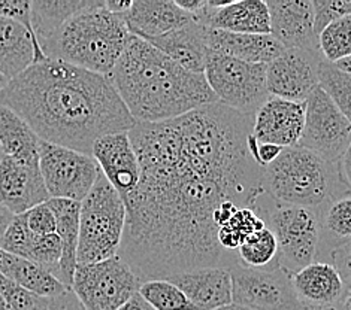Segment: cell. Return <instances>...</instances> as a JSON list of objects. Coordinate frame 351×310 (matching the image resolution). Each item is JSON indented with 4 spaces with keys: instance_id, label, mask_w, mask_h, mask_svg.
Listing matches in <instances>:
<instances>
[{
    "instance_id": "1",
    "label": "cell",
    "mask_w": 351,
    "mask_h": 310,
    "mask_svg": "<svg viewBox=\"0 0 351 310\" xmlns=\"http://www.w3.org/2000/svg\"><path fill=\"white\" fill-rule=\"evenodd\" d=\"M253 124L254 115L217 102L175 120L133 125L141 178L123 198L119 255L141 283L238 263L217 233L266 196L263 169L248 148Z\"/></svg>"
},
{
    "instance_id": "2",
    "label": "cell",
    "mask_w": 351,
    "mask_h": 310,
    "mask_svg": "<svg viewBox=\"0 0 351 310\" xmlns=\"http://www.w3.org/2000/svg\"><path fill=\"white\" fill-rule=\"evenodd\" d=\"M0 103L19 114L40 140L87 155L97 139L136 124L110 77L49 58L10 81Z\"/></svg>"
},
{
    "instance_id": "3",
    "label": "cell",
    "mask_w": 351,
    "mask_h": 310,
    "mask_svg": "<svg viewBox=\"0 0 351 310\" xmlns=\"http://www.w3.org/2000/svg\"><path fill=\"white\" fill-rule=\"evenodd\" d=\"M138 122H163L219 102L205 73L189 72L149 42L130 35L110 75Z\"/></svg>"
},
{
    "instance_id": "4",
    "label": "cell",
    "mask_w": 351,
    "mask_h": 310,
    "mask_svg": "<svg viewBox=\"0 0 351 310\" xmlns=\"http://www.w3.org/2000/svg\"><path fill=\"white\" fill-rule=\"evenodd\" d=\"M129 38L123 16L106 11L102 0L99 6L66 21L40 49L49 60L110 77Z\"/></svg>"
},
{
    "instance_id": "5",
    "label": "cell",
    "mask_w": 351,
    "mask_h": 310,
    "mask_svg": "<svg viewBox=\"0 0 351 310\" xmlns=\"http://www.w3.org/2000/svg\"><path fill=\"white\" fill-rule=\"evenodd\" d=\"M265 194L274 203L320 209L348 191L339 163H329L302 146L284 148L277 160L263 169Z\"/></svg>"
},
{
    "instance_id": "6",
    "label": "cell",
    "mask_w": 351,
    "mask_h": 310,
    "mask_svg": "<svg viewBox=\"0 0 351 310\" xmlns=\"http://www.w3.org/2000/svg\"><path fill=\"white\" fill-rule=\"evenodd\" d=\"M126 206L104 173L81 202L77 264L100 263L119 255Z\"/></svg>"
},
{
    "instance_id": "7",
    "label": "cell",
    "mask_w": 351,
    "mask_h": 310,
    "mask_svg": "<svg viewBox=\"0 0 351 310\" xmlns=\"http://www.w3.org/2000/svg\"><path fill=\"white\" fill-rule=\"evenodd\" d=\"M263 220L277 239V264L284 270L295 274L317 261L322 243L319 211L272 202Z\"/></svg>"
},
{
    "instance_id": "8",
    "label": "cell",
    "mask_w": 351,
    "mask_h": 310,
    "mask_svg": "<svg viewBox=\"0 0 351 310\" xmlns=\"http://www.w3.org/2000/svg\"><path fill=\"white\" fill-rule=\"evenodd\" d=\"M205 78L219 102L241 114L254 115L269 99L266 64L208 53Z\"/></svg>"
},
{
    "instance_id": "9",
    "label": "cell",
    "mask_w": 351,
    "mask_h": 310,
    "mask_svg": "<svg viewBox=\"0 0 351 310\" xmlns=\"http://www.w3.org/2000/svg\"><path fill=\"white\" fill-rule=\"evenodd\" d=\"M141 281L117 255L100 263L77 264L71 291L84 310H117L138 294Z\"/></svg>"
},
{
    "instance_id": "10",
    "label": "cell",
    "mask_w": 351,
    "mask_h": 310,
    "mask_svg": "<svg viewBox=\"0 0 351 310\" xmlns=\"http://www.w3.org/2000/svg\"><path fill=\"white\" fill-rule=\"evenodd\" d=\"M39 170L51 198L82 202L102 173L93 155L40 140Z\"/></svg>"
},
{
    "instance_id": "11",
    "label": "cell",
    "mask_w": 351,
    "mask_h": 310,
    "mask_svg": "<svg viewBox=\"0 0 351 310\" xmlns=\"http://www.w3.org/2000/svg\"><path fill=\"white\" fill-rule=\"evenodd\" d=\"M233 283V305L252 310H306L296 296L291 274L275 264L267 269L228 267Z\"/></svg>"
},
{
    "instance_id": "12",
    "label": "cell",
    "mask_w": 351,
    "mask_h": 310,
    "mask_svg": "<svg viewBox=\"0 0 351 310\" xmlns=\"http://www.w3.org/2000/svg\"><path fill=\"white\" fill-rule=\"evenodd\" d=\"M305 125L299 146L329 163H339L351 145V124L319 87L305 102Z\"/></svg>"
},
{
    "instance_id": "13",
    "label": "cell",
    "mask_w": 351,
    "mask_h": 310,
    "mask_svg": "<svg viewBox=\"0 0 351 310\" xmlns=\"http://www.w3.org/2000/svg\"><path fill=\"white\" fill-rule=\"evenodd\" d=\"M320 51L308 49H284L274 62L266 64L267 93L290 102L305 103L308 97L319 88Z\"/></svg>"
},
{
    "instance_id": "14",
    "label": "cell",
    "mask_w": 351,
    "mask_h": 310,
    "mask_svg": "<svg viewBox=\"0 0 351 310\" xmlns=\"http://www.w3.org/2000/svg\"><path fill=\"white\" fill-rule=\"evenodd\" d=\"M305 103L269 96L254 114L252 135L256 140L280 148L299 145L305 125Z\"/></svg>"
},
{
    "instance_id": "15",
    "label": "cell",
    "mask_w": 351,
    "mask_h": 310,
    "mask_svg": "<svg viewBox=\"0 0 351 310\" xmlns=\"http://www.w3.org/2000/svg\"><path fill=\"white\" fill-rule=\"evenodd\" d=\"M271 36L286 49L320 51L311 0H267Z\"/></svg>"
},
{
    "instance_id": "16",
    "label": "cell",
    "mask_w": 351,
    "mask_h": 310,
    "mask_svg": "<svg viewBox=\"0 0 351 310\" xmlns=\"http://www.w3.org/2000/svg\"><path fill=\"white\" fill-rule=\"evenodd\" d=\"M49 198L39 167L3 157L0 162V205L12 215H21Z\"/></svg>"
},
{
    "instance_id": "17",
    "label": "cell",
    "mask_w": 351,
    "mask_h": 310,
    "mask_svg": "<svg viewBox=\"0 0 351 310\" xmlns=\"http://www.w3.org/2000/svg\"><path fill=\"white\" fill-rule=\"evenodd\" d=\"M91 155L121 198H126L135 191L139 183L141 169L129 131L114 133L97 139Z\"/></svg>"
},
{
    "instance_id": "18",
    "label": "cell",
    "mask_w": 351,
    "mask_h": 310,
    "mask_svg": "<svg viewBox=\"0 0 351 310\" xmlns=\"http://www.w3.org/2000/svg\"><path fill=\"white\" fill-rule=\"evenodd\" d=\"M123 20L130 35L152 40L189 26L196 16L182 11L175 0H135Z\"/></svg>"
},
{
    "instance_id": "19",
    "label": "cell",
    "mask_w": 351,
    "mask_h": 310,
    "mask_svg": "<svg viewBox=\"0 0 351 310\" xmlns=\"http://www.w3.org/2000/svg\"><path fill=\"white\" fill-rule=\"evenodd\" d=\"M186 294L196 310H219L233 305V283L228 267H206L168 279Z\"/></svg>"
},
{
    "instance_id": "20",
    "label": "cell",
    "mask_w": 351,
    "mask_h": 310,
    "mask_svg": "<svg viewBox=\"0 0 351 310\" xmlns=\"http://www.w3.org/2000/svg\"><path fill=\"white\" fill-rule=\"evenodd\" d=\"M296 296L306 310L338 309L347 289L339 273L328 261H315L291 274Z\"/></svg>"
},
{
    "instance_id": "21",
    "label": "cell",
    "mask_w": 351,
    "mask_h": 310,
    "mask_svg": "<svg viewBox=\"0 0 351 310\" xmlns=\"http://www.w3.org/2000/svg\"><path fill=\"white\" fill-rule=\"evenodd\" d=\"M47 60L36 38L20 23L0 18V75L12 81L32 64Z\"/></svg>"
},
{
    "instance_id": "22",
    "label": "cell",
    "mask_w": 351,
    "mask_h": 310,
    "mask_svg": "<svg viewBox=\"0 0 351 310\" xmlns=\"http://www.w3.org/2000/svg\"><path fill=\"white\" fill-rule=\"evenodd\" d=\"M284 48L271 35H244L224 30H208V51L254 64H269Z\"/></svg>"
},
{
    "instance_id": "23",
    "label": "cell",
    "mask_w": 351,
    "mask_h": 310,
    "mask_svg": "<svg viewBox=\"0 0 351 310\" xmlns=\"http://www.w3.org/2000/svg\"><path fill=\"white\" fill-rule=\"evenodd\" d=\"M208 30L206 24L195 20L189 26L175 30L169 35L147 40L158 51L168 55L189 72L205 73L208 58Z\"/></svg>"
},
{
    "instance_id": "24",
    "label": "cell",
    "mask_w": 351,
    "mask_h": 310,
    "mask_svg": "<svg viewBox=\"0 0 351 310\" xmlns=\"http://www.w3.org/2000/svg\"><path fill=\"white\" fill-rule=\"evenodd\" d=\"M208 27L244 35H271L269 10L263 0H238L223 10L211 8Z\"/></svg>"
},
{
    "instance_id": "25",
    "label": "cell",
    "mask_w": 351,
    "mask_h": 310,
    "mask_svg": "<svg viewBox=\"0 0 351 310\" xmlns=\"http://www.w3.org/2000/svg\"><path fill=\"white\" fill-rule=\"evenodd\" d=\"M48 206L56 218V234L62 240V259L58 267V281L71 289L80 237L81 203L64 198H49Z\"/></svg>"
},
{
    "instance_id": "26",
    "label": "cell",
    "mask_w": 351,
    "mask_h": 310,
    "mask_svg": "<svg viewBox=\"0 0 351 310\" xmlns=\"http://www.w3.org/2000/svg\"><path fill=\"white\" fill-rule=\"evenodd\" d=\"M0 273L19 287L39 297L49 298L64 294L69 288L58 281L44 267L30 259L11 255L0 249Z\"/></svg>"
},
{
    "instance_id": "27",
    "label": "cell",
    "mask_w": 351,
    "mask_h": 310,
    "mask_svg": "<svg viewBox=\"0 0 351 310\" xmlns=\"http://www.w3.org/2000/svg\"><path fill=\"white\" fill-rule=\"evenodd\" d=\"M0 145L5 155L39 167L40 139L19 114L3 103H0Z\"/></svg>"
},
{
    "instance_id": "28",
    "label": "cell",
    "mask_w": 351,
    "mask_h": 310,
    "mask_svg": "<svg viewBox=\"0 0 351 310\" xmlns=\"http://www.w3.org/2000/svg\"><path fill=\"white\" fill-rule=\"evenodd\" d=\"M102 3V0H33L32 24L39 47L43 48L66 21Z\"/></svg>"
},
{
    "instance_id": "29",
    "label": "cell",
    "mask_w": 351,
    "mask_h": 310,
    "mask_svg": "<svg viewBox=\"0 0 351 310\" xmlns=\"http://www.w3.org/2000/svg\"><path fill=\"white\" fill-rule=\"evenodd\" d=\"M320 255L351 242V191L335 197L320 211Z\"/></svg>"
},
{
    "instance_id": "30",
    "label": "cell",
    "mask_w": 351,
    "mask_h": 310,
    "mask_svg": "<svg viewBox=\"0 0 351 310\" xmlns=\"http://www.w3.org/2000/svg\"><path fill=\"white\" fill-rule=\"evenodd\" d=\"M266 227V222L263 218L258 215L256 209L244 207L230 218L228 224L217 233V239H219V245L226 254L237 259V249L241 246L248 236L253 233L263 230ZM238 261V259H237Z\"/></svg>"
},
{
    "instance_id": "31",
    "label": "cell",
    "mask_w": 351,
    "mask_h": 310,
    "mask_svg": "<svg viewBox=\"0 0 351 310\" xmlns=\"http://www.w3.org/2000/svg\"><path fill=\"white\" fill-rule=\"evenodd\" d=\"M238 264L248 269H267L277 264L278 245L274 233L265 227L248 236L237 249Z\"/></svg>"
},
{
    "instance_id": "32",
    "label": "cell",
    "mask_w": 351,
    "mask_h": 310,
    "mask_svg": "<svg viewBox=\"0 0 351 310\" xmlns=\"http://www.w3.org/2000/svg\"><path fill=\"white\" fill-rule=\"evenodd\" d=\"M319 87L351 124V75L342 72L333 63L323 60Z\"/></svg>"
},
{
    "instance_id": "33",
    "label": "cell",
    "mask_w": 351,
    "mask_h": 310,
    "mask_svg": "<svg viewBox=\"0 0 351 310\" xmlns=\"http://www.w3.org/2000/svg\"><path fill=\"white\" fill-rule=\"evenodd\" d=\"M138 294L154 310H196L186 294L169 281L141 283Z\"/></svg>"
},
{
    "instance_id": "34",
    "label": "cell",
    "mask_w": 351,
    "mask_h": 310,
    "mask_svg": "<svg viewBox=\"0 0 351 310\" xmlns=\"http://www.w3.org/2000/svg\"><path fill=\"white\" fill-rule=\"evenodd\" d=\"M319 47L323 58L329 63L351 55V14L332 23L320 33Z\"/></svg>"
},
{
    "instance_id": "35",
    "label": "cell",
    "mask_w": 351,
    "mask_h": 310,
    "mask_svg": "<svg viewBox=\"0 0 351 310\" xmlns=\"http://www.w3.org/2000/svg\"><path fill=\"white\" fill-rule=\"evenodd\" d=\"M30 261L39 264L58 279V267L62 259V240L56 233L35 236L32 242Z\"/></svg>"
},
{
    "instance_id": "36",
    "label": "cell",
    "mask_w": 351,
    "mask_h": 310,
    "mask_svg": "<svg viewBox=\"0 0 351 310\" xmlns=\"http://www.w3.org/2000/svg\"><path fill=\"white\" fill-rule=\"evenodd\" d=\"M33 237L35 234L29 230L23 215H15L0 242V249L11 255L29 259Z\"/></svg>"
},
{
    "instance_id": "37",
    "label": "cell",
    "mask_w": 351,
    "mask_h": 310,
    "mask_svg": "<svg viewBox=\"0 0 351 310\" xmlns=\"http://www.w3.org/2000/svg\"><path fill=\"white\" fill-rule=\"evenodd\" d=\"M314 30L317 36L332 23L351 14V0H313Z\"/></svg>"
},
{
    "instance_id": "38",
    "label": "cell",
    "mask_w": 351,
    "mask_h": 310,
    "mask_svg": "<svg viewBox=\"0 0 351 310\" xmlns=\"http://www.w3.org/2000/svg\"><path fill=\"white\" fill-rule=\"evenodd\" d=\"M3 297L8 310H43L45 298L24 289L8 278L3 282Z\"/></svg>"
},
{
    "instance_id": "39",
    "label": "cell",
    "mask_w": 351,
    "mask_h": 310,
    "mask_svg": "<svg viewBox=\"0 0 351 310\" xmlns=\"http://www.w3.org/2000/svg\"><path fill=\"white\" fill-rule=\"evenodd\" d=\"M29 230L35 236H47L56 233V218L48 203H43L30 209L26 214H21Z\"/></svg>"
},
{
    "instance_id": "40",
    "label": "cell",
    "mask_w": 351,
    "mask_h": 310,
    "mask_svg": "<svg viewBox=\"0 0 351 310\" xmlns=\"http://www.w3.org/2000/svg\"><path fill=\"white\" fill-rule=\"evenodd\" d=\"M0 18H8L20 23L21 26L26 27L35 36L32 24L30 0H0Z\"/></svg>"
},
{
    "instance_id": "41",
    "label": "cell",
    "mask_w": 351,
    "mask_h": 310,
    "mask_svg": "<svg viewBox=\"0 0 351 310\" xmlns=\"http://www.w3.org/2000/svg\"><path fill=\"white\" fill-rule=\"evenodd\" d=\"M329 258L330 264L335 267L342 282H344L347 292L351 291V242L333 249Z\"/></svg>"
},
{
    "instance_id": "42",
    "label": "cell",
    "mask_w": 351,
    "mask_h": 310,
    "mask_svg": "<svg viewBox=\"0 0 351 310\" xmlns=\"http://www.w3.org/2000/svg\"><path fill=\"white\" fill-rule=\"evenodd\" d=\"M248 148H250V153H252V155L254 158V162L261 166L262 169H265V167H267L271 163L277 160L282 151V148H280V146H275L271 144H263V142L256 140L253 135H250Z\"/></svg>"
},
{
    "instance_id": "43",
    "label": "cell",
    "mask_w": 351,
    "mask_h": 310,
    "mask_svg": "<svg viewBox=\"0 0 351 310\" xmlns=\"http://www.w3.org/2000/svg\"><path fill=\"white\" fill-rule=\"evenodd\" d=\"M43 310H84V307L81 306L78 298L75 297L73 292L69 289L62 296L45 298V305Z\"/></svg>"
},
{
    "instance_id": "44",
    "label": "cell",
    "mask_w": 351,
    "mask_h": 310,
    "mask_svg": "<svg viewBox=\"0 0 351 310\" xmlns=\"http://www.w3.org/2000/svg\"><path fill=\"white\" fill-rule=\"evenodd\" d=\"M130 0H104V6L106 11H110L115 15H124L132 8Z\"/></svg>"
},
{
    "instance_id": "45",
    "label": "cell",
    "mask_w": 351,
    "mask_h": 310,
    "mask_svg": "<svg viewBox=\"0 0 351 310\" xmlns=\"http://www.w3.org/2000/svg\"><path fill=\"white\" fill-rule=\"evenodd\" d=\"M175 2H177L182 11L196 16L200 11L205 10L208 0H175Z\"/></svg>"
},
{
    "instance_id": "46",
    "label": "cell",
    "mask_w": 351,
    "mask_h": 310,
    "mask_svg": "<svg viewBox=\"0 0 351 310\" xmlns=\"http://www.w3.org/2000/svg\"><path fill=\"white\" fill-rule=\"evenodd\" d=\"M339 170H341L342 181H344L348 191H351V145L347 149L344 157H342V160L339 162Z\"/></svg>"
},
{
    "instance_id": "47",
    "label": "cell",
    "mask_w": 351,
    "mask_h": 310,
    "mask_svg": "<svg viewBox=\"0 0 351 310\" xmlns=\"http://www.w3.org/2000/svg\"><path fill=\"white\" fill-rule=\"evenodd\" d=\"M117 310H154V309L149 306L139 294H135L128 301V303H124L120 309Z\"/></svg>"
},
{
    "instance_id": "48",
    "label": "cell",
    "mask_w": 351,
    "mask_h": 310,
    "mask_svg": "<svg viewBox=\"0 0 351 310\" xmlns=\"http://www.w3.org/2000/svg\"><path fill=\"white\" fill-rule=\"evenodd\" d=\"M14 216L8 209H5L2 205H0V242H2V237L5 231L8 230V227H10V224L12 222Z\"/></svg>"
},
{
    "instance_id": "49",
    "label": "cell",
    "mask_w": 351,
    "mask_h": 310,
    "mask_svg": "<svg viewBox=\"0 0 351 310\" xmlns=\"http://www.w3.org/2000/svg\"><path fill=\"white\" fill-rule=\"evenodd\" d=\"M333 64H335L337 68L341 69L342 72H346V73L351 75V55L347 57V58H342V60H339V62H337V63H333Z\"/></svg>"
},
{
    "instance_id": "50",
    "label": "cell",
    "mask_w": 351,
    "mask_h": 310,
    "mask_svg": "<svg viewBox=\"0 0 351 310\" xmlns=\"http://www.w3.org/2000/svg\"><path fill=\"white\" fill-rule=\"evenodd\" d=\"M3 282H5V276L0 273V310H8L6 301L3 297Z\"/></svg>"
},
{
    "instance_id": "51",
    "label": "cell",
    "mask_w": 351,
    "mask_h": 310,
    "mask_svg": "<svg viewBox=\"0 0 351 310\" xmlns=\"http://www.w3.org/2000/svg\"><path fill=\"white\" fill-rule=\"evenodd\" d=\"M339 310H351V291H348L344 300H342V303L338 307Z\"/></svg>"
},
{
    "instance_id": "52",
    "label": "cell",
    "mask_w": 351,
    "mask_h": 310,
    "mask_svg": "<svg viewBox=\"0 0 351 310\" xmlns=\"http://www.w3.org/2000/svg\"><path fill=\"white\" fill-rule=\"evenodd\" d=\"M219 310H252V309L244 307V306H238V305H230V306H226V307L219 309Z\"/></svg>"
},
{
    "instance_id": "53",
    "label": "cell",
    "mask_w": 351,
    "mask_h": 310,
    "mask_svg": "<svg viewBox=\"0 0 351 310\" xmlns=\"http://www.w3.org/2000/svg\"><path fill=\"white\" fill-rule=\"evenodd\" d=\"M8 83H10V81H8L3 75H0V93H2V91L5 90V87L8 86Z\"/></svg>"
},
{
    "instance_id": "54",
    "label": "cell",
    "mask_w": 351,
    "mask_h": 310,
    "mask_svg": "<svg viewBox=\"0 0 351 310\" xmlns=\"http://www.w3.org/2000/svg\"><path fill=\"white\" fill-rule=\"evenodd\" d=\"M3 157H5V153H3V148H2V145H0V162L3 160Z\"/></svg>"
},
{
    "instance_id": "55",
    "label": "cell",
    "mask_w": 351,
    "mask_h": 310,
    "mask_svg": "<svg viewBox=\"0 0 351 310\" xmlns=\"http://www.w3.org/2000/svg\"><path fill=\"white\" fill-rule=\"evenodd\" d=\"M324 310H339V309H324Z\"/></svg>"
}]
</instances>
